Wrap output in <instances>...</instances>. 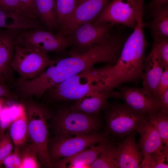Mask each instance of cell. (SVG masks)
<instances>
[{
    "instance_id": "9c48e42d",
    "label": "cell",
    "mask_w": 168,
    "mask_h": 168,
    "mask_svg": "<svg viewBox=\"0 0 168 168\" xmlns=\"http://www.w3.org/2000/svg\"><path fill=\"white\" fill-rule=\"evenodd\" d=\"M107 133L96 131L69 137L57 136L48 143V151L52 162L68 157L96 144L107 137Z\"/></svg>"
},
{
    "instance_id": "f546056e",
    "label": "cell",
    "mask_w": 168,
    "mask_h": 168,
    "mask_svg": "<svg viewBox=\"0 0 168 168\" xmlns=\"http://www.w3.org/2000/svg\"><path fill=\"white\" fill-rule=\"evenodd\" d=\"M160 57L165 68H168V39L161 38L154 40L153 46Z\"/></svg>"
},
{
    "instance_id": "74e56055",
    "label": "cell",
    "mask_w": 168,
    "mask_h": 168,
    "mask_svg": "<svg viewBox=\"0 0 168 168\" xmlns=\"http://www.w3.org/2000/svg\"><path fill=\"white\" fill-rule=\"evenodd\" d=\"M5 100L3 98H0V113L5 105Z\"/></svg>"
},
{
    "instance_id": "7c38bea8",
    "label": "cell",
    "mask_w": 168,
    "mask_h": 168,
    "mask_svg": "<svg viewBox=\"0 0 168 168\" xmlns=\"http://www.w3.org/2000/svg\"><path fill=\"white\" fill-rule=\"evenodd\" d=\"M118 92H112L113 97L121 99L132 109L149 116L160 110L158 102L151 94L143 87L119 86Z\"/></svg>"
},
{
    "instance_id": "30bf717a",
    "label": "cell",
    "mask_w": 168,
    "mask_h": 168,
    "mask_svg": "<svg viewBox=\"0 0 168 168\" xmlns=\"http://www.w3.org/2000/svg\"><path fill=\"white\" fill-rule=\"evenodd\" d=\"M144 0H113L107 3L93 21L95 24H121L134 30L138 11L144 9Z\"/></svg>"
},
{
    "instance_id": "d6a6232c",
    "label": "cell",
    "mask_w": 168,
    "mask_h": 168,
    "mask_svg": "<svg viewBox=\"0 0 168 168\" xmlns=\"http://www.w3.org/2000/svg\"><path fill=\"white\" fill-rule=\"evenodd\" d=\"M168 90V68H165L157 86L155 98L157 102Z\"/></svg>"
},
{
    "instance_id": "d6986e66",
    "label": "cell",
    "mask_w": 168,
    "mask_h": 168,
    "mask_svg": "<svg viewBox=\"0 0 168 168\" xmlns=\"http://www.w3.org/2000/svg\"><path fill=\"white\" fill-rule=\"evenodd\" d=\"M132 132L121 140L118 156V168H140L143 156Z\"/></svg>"
},
{
    "instance_id": "ba28073f",
    "label": "cell",
    "mask_w": 168,
    "mask_h": 168,
    "mask_svg": "<svg viewBox=\"0 0 168 168\" xmlns=\"http://www.w3.org/2000/svg\"><path fill=\"white\" fill-rule=\"evenodd\" d=\"M52 63L47 54L16 44L10 66L13 71L19 75L18 80H25L38 77Z\"/></svg>"
},
{
    "instance_id": "6da1fadb",
    "label": "cell",
    "mask_w": 168,
    "mask_h": 168,
    "mask_svg": "<svg viewBox=\"0 0 168 168\" xmlns=\"http://www.w3.org/2000/svg\"><path fill=\"white\" fill-rule=\"evenodd\" d=\"M123 45L118 37L111 35L82 54H71L69 57L52 61L46 70L47 77L55 86L96 63L114 65L119 58Z\"/></svg>"
},
{
    "instance_id": "277c9868",
    "label": "cell",
    "mask_w": 168,
    "mask_h": 168,
    "mask_svg": "<svg viewBox=\"0 0 168 168\" xmlns=\"http://www.w3.org/2000/svg\"><path fill=\"white\" fill-rule=\"evenodd\" d=\"M105 108L108 109L106 116L108 132L120 140L136 131L149 118L148 114L135 110L125 103L111 105L108 103Z\"/></svg>"
},
{
    "instance_id": "4fadbf2b",
    "label": "cell",
    "mask_w": 168,
    "mask_h": 168,
    "mask_svg": "<svg viewBox=\"0 0 168 168\" xmlns=\"http://www.w3.org/2000/svg\"><path fill=\"white\" fill-rule=\"evenodd\" d=\"M108 0H83L58 30L57 34L66 36L81 24L94 21L107 3Z\"/></svg>"
},
{
    "instance_id": "7a4b0ae2",
    "label": "cell",
    "mask_w": 168,
    "mask_h": 168,
    "mask_svg": "<svg viewBox=\"0 0 168 168\" xmlns=\"http://www.w3.org/2000/svg\"><path fill=\"white\" fill-rule=\"evenodd\" d=\"M143 14L138 13L134 31L125 41L116 63L109 65L106 80V88L109 91L123 83L141 79L148 45L143 30Z\"/></svg>"
},
{
    "instance_id": "44dd1931",
    "label": "cell",
    "mask_w": 168,
    "mask_h": 168,
    "mask_svg": "<svg viewBox=\"0 0 168 168\" xmlns=\"http://www.w3.org/2000/svg\"><path fill=\"white\" fill-rule=\"evenodd\" d=\"M152 10V21L147 24L154 39L168 37V4Z\"/></svg>"
},
{
    "instance_id": "7402d4cb",
    "label": "cell",
    "mask_w": 168,
    "mask_h": 168,
    "mask_svg": "<svg viewBox=\"0 0 168 168\" xmlns=\"http://www.w3.org/2000/svg\"><path fill=\"white\" fill-rule=\"evenodd\" d=\"M8 128L15 147L20 146L28 140V121L25 107Z\"/></svg>"
},
{
    "instance_id": "4dcf8cb0",
    "label": "cell",
    "mask_w": 168,
    "mask_h": 168,
    "mask_svg": "<svg viewBox=\"0 0 168 168\" xmlns=\"http://www.w3.org/2000/svg\"><path fill=\"white\" fill-rule=\"evenodd\" d=\"M0 6L6 9L32 18L26 8L20 0H0Z\"/></svg>"
},
{
    "instance_id": "2e32d148",
    "label": "cell",
    "mask_w": 168,
    "mask_h": 168,
    "mask_svg": "<svg viewBox=\"0 0 168 168\" xmlns=\"http://www.w3.org/2000/svg\"><path fill=\"white\" fill-rule=\"evenodd\" d=\"M164 70L161 60L152 46L150 52L145 57L141 79L143 88L155 98L156 87Z\"/></svg>"
},
{
    "instance_id": "cb8c5ba5",
    "label": "cell",
    "mask_w": 168,
    "mask_h": 168,
    "mask_svg": "<svg viewBox=\"0 0 168 168\" xmlns=\"http://www.w3.org/2000/svg\"><path fill=\"white\" fill-rule=\"evenodd\" d=\"M24 107L21 104L4 105L0 113V137L5 132Z\"/></svg>"
},
{
    "instance_id": "f35d334b",
    "label": "cell",
    "mask_w": 168,
    "mask_h": 168,
    "mask_svg": "<svg viewBox=\"0 0 168 168\" xmlns=\"http://www.w3.org/2000/svg\"><path fill=\"white\" fill-rule=\"evenodd\" d=\"M83 0H77V5Z\"/></svg>"
},
{
    "instance_id": "52a82bcc",
    "label": "cell",
    "mask_w": 168,
    "mask_h": 168,
    "mask_svg": "<svg viewBox=\"0 0 168 168\" xmlns=\"http://www.w3.org/2000/svg\"><path fill=\"white\" fill-rule=\"evenodd\" d=\"M15 43L46 54L49 52L63 54L72 46V42L69 34L64 36L44 30L33 29L21 33Z\"/></svg>"
},
{
    "instance_id": "836d02e7",
    "label": "cell",
    "mask_w": 168,
    "mask_h": 168,
    "mask_svg": "<svg viewBox=\"0 0 168 168\" xmlns=\"http://www.w3.org/2000/svg\"><path fill=\"white\" fill-rule=\"evenodd\" d=\"M25 6L32 18L37 19L35 9L34 0H20Z\"/></svg>"
},
{
    "instance_id": "9a60e30c",
    "label": "cell",
    "mask_w": 168,
    "mask_h": 168,
    "mask_svg": "<svg viewBox=\"0 0 168 168\" xmlns=\"http://www.w3.org/2000/svg\"><path fill=\"white\" fill-rule=\"evenodd\" d=\"M111 143L107 137L96 146L93 145L72 156L52 162L53 166L61 168H90L100 153Z\"/></svg>"
},
{
    "instance_id": "5b68a950",
    "label": "cell",
    "mask_w": 168,
    "mask_h": 168,
    "mask_svg": "<svg viewBox=\"0 0 168 168\" xmlns=\"http://www.w3.org/2000/svg\"><path fill=\"white\" fill-rule=\"evenodd\" d=\"M28 121V139L35 146L41 166L53 167L48 151V114L43 107L30 104L26 109Z\"/></svg>"
},
{
    "instance_id": "d590c367",
    "label": "cell",
    "mask_w": 168,
    "mask_h": 168,
    "mask_svg": "<svg viewBox=\"0 0 168 168\" xmlns=\"http://www.w3.org/2000/svg\"><path fill=\"white\" fill-rule=\"evenodd\" d=\"M6 81L0 79V98L11 97V93Z\"/></svg>"
},
{
    "instance_id": "3957f363",
    "label": "cell",
    "mask_w": 168,
    "mask_h": 168,
    "mask_svg": "<svg viewBox=\"0 0 168 168\" xmlns=\"http://www.w3.org/2000/svg\"><path fill=\"white\" fill-rule=\"evenodd\" d=\"M105 74V67L93 66L68 78L47 91L56 99L77 100L91 90L101 89Z\"/></svg>"
},
{
    "instance_id": "484cf974",
    "label": "cell",
    "mask_w": 168,
    "mask_h": 168,
    "mask_svg": "<svg viewBox=\"0 0 168 168\" xmlns=\"http://www.w3.org/2000/svg\"><path fill=\"white\" fill-rule=\"evenodd\" d=\"M168 147L157 153H152L143 156L140 165L142 168H167Z\"/></svg>"
},
{
    "instance_id": "e575fe53",
    "label": "cell",
    "mask_w": 168,
    "mask_h": 168,
    "mask_svg": "<svg viewBox=\"0 0 168 168\" xmlns=\"http://www.w3.org/2000/svg\"><path fill=\"white\" fill-rule=\"evenodd\" d=\"M158 103L160 110L168 113V90L159 100Z\"/></svg>"
},
{
    "instance_id": "8fae6325",
    "label": "cell",
    "mask_w": 168,
    "mask_h": 168,
    "mask_svg": "<svg viewBox=\"0 0 168 168\" xmlns=\"http://www.w3.org/2000/svg\"><path fill=\"white\" fill-rule=\"evenodd\" d=\"M114 25L110 23L95 24L93 21L83 23L70 34L72 40L70 54H82L107 39Z\"/></svg>"
},
{
    "instance_id": "603a6c76",
    "label": "cell",
    "mask_w": 168,
    "mask_h": 168,
    "mask_svg": "<svg viewBox=\"0 0 168 168\" xmlns=\"http://www.w3.org/2000/svg\"><path fill=\"white\" fill-rule=\"evenodd\" d=\"M120 142H112L100 153L91 165V168H118Z\"/></svg>"
},
{
    "instance_id": "d4e9b609",
    "label": "cell",
    "mask_w": 168,
    "mask_h": 168,
    "mask_svg": "<svg viewBox=\"0 0 168 168\" xmlns=\"http://www.w3.org/2000/svg\"><path fill=\"white\" fill-rule=\"evenodd\" d=\"M28 141V140H27ZM27 141L23 145L17 147L20 148L21 156L20 168H38L41 166L38 157L36 148L31 142Z\"/></svg>"
},
{
    "instance_id": "ac0fdd59",
    "label": "cell",
    "mask_w": 168,
    "mask_h": 168,
    "mask_svg": "<svg viewBox=\"0 0 168 168\" xmlns=\"http://www.w3.org/2000/svg\"><path fill=\"white\" fill-rule=\"evenodd\" d=\"M136 131L140 135L138 144L143 156L160 152L168 147L163 145L158 131L148 119Z\"/></svg>"
},
{
    "instance_id": "4316f807",
    "label": "cell",
    "mask_w": 168,
    "mask_h": 168,
    "mask_svg": "<svg viewBox=\"0 0 168 168\" xmlns=\"http://www.w3.org/2000/svg\"><path fill=\"white\" fill-rule=\"evenodd\" d=\"M148 119L158 131L163 144L168 147V113L159 110L149 115Z\"/></svg>"
},
{
    "instance_id": "f1b7e54d",
    "label": "cell",
    "mask_w": 168,
    "mask_h": 168,
    "mask_svg": "<svg viewBox=\"0 0 168 168\" xmlns=\"http://www.w3.org/2000/svg\"><path fill=\"white\" fill-rule=\"evenodd\" d=\"M13 144L8 129L0 137V168L4 159L12 152Z\"/></svg>"
},
{
    "instance_id": "83f0119b",
    "label": "cell",
    "mask_w": 168,
    "mask_h": 168,
    "mask_svg": "<svg viewBox=\"0 0 168 168\" xmlns=\"http://www.w3.org/2000/svg\"><path fill=\"white\" fill-rule=\"evenodd\" d=\"M58 30L64 24L75 10L77 0H57Z\"/></svg>"
},
{
    "instance_id": "8d00e7d4",
    "label": "cell",
    "mask_w": 168,
    "mask_h": 168,
    "mask_svg": "<svg viewBox=\"0 0 168 168\" xmlns=\"http://www.w3.org/2000/svg\"><path fill=\"white\" fill-rule=\"evenodd\" d=\"M168 0H152L149 3L148 8L152 10L168 4Z\"/></svg>"
},
{
    "instance_id": "5bb4252c",
    "label": "cell",
    "mask_w": 168,
    "mask_h": 168,
    "mask_svg": "<svg viewBox=\"0 0 168 168\" xmlns=\"http://www.w3.org/2000/svg\"><path fill=\"white\" fill-rule=\"evenodd\" d=\"M26 30L0 28V79L7 82L13 79V71L10 66L15 41L18 35Z\"/></svg>"
},
{
    "instance_id": "ffe728a7",
    "label": "cell",
    "mask_w": 168,
    "mask_h": 168,
    "mask_svg": "<svg viewBox=\"0 0 168 168\" xmlns=\"http://www.w3.org/2000/svg\"><path fill=\"white\" fill-rule=\"evenodd\" d=\"M36 16L41 23L53 31L58 29V18L55 0H34Z\"/></svg>"
},
{
    "instance_id": "1f68e13d",
    "label": "cell",
    "mask_w": 168,
    "mask_h": 168,
    "mask_svg": "<svg viewBox=\"0 0 168 168\" xmlns=\"http://www.w3.org/2000/svg\"><path fill=\"white\" fill-rule=\"evenodd\" d=\"M21 163V151L19 147H15L14 150L3 160L2 166L7 168H20Z\"/></svg>"
},
{
    "instance_id": "8992f818",
    "label": "cell",
    "mask_w": 168,
    "mask_h": 168,
    "mask_svg": "<svg viewBox=\"0 0 168 168\" xmlns=\"http://www.w3.org/2000/svg\"><path fill=\"white\" fill-rule=\"evenodd\" d=\"M100 126L95 115L86 114L70 108L60 110L56 116L54 129L57 136L69 137L97 131Z\"/></svg>"
},
{
    "instance_id": "e0dca14e",
    "label": "cell",
    "mask_w": 168,
    "mask_h": 168,
    "mask_svg": "<svg viewBox=\"0 0 168 168\" xmlns=\"http://www.w3.org/2000/svg\"><path fill=\"white\" fill-rule=\"evenodd\" d=\"M112 97V91L107 92L99 89L91 90L77 100L70 108L91 115H95L104 109L107 99Z\"/></svg>"
}]
</instances>
